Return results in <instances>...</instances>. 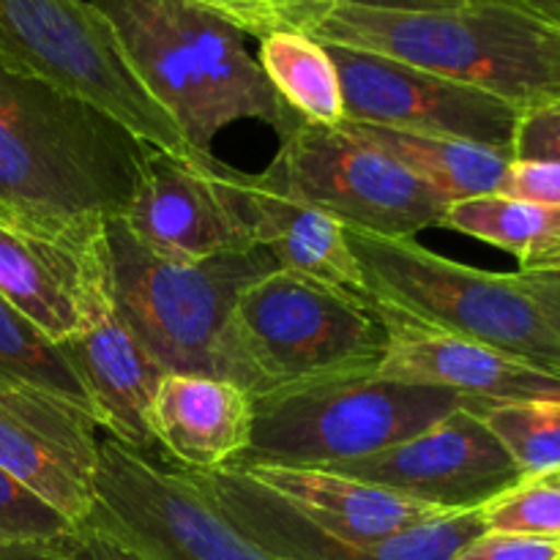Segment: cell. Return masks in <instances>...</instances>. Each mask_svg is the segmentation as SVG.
<instances>
[{"label":"cell","instance_id":"cell-20","mask_svg":"<svg viewBox=\"0 0 560 560\" xmlns=\"http://www.w3.org/2000/svg\"><path fill=\"white\" fill-rule=\"evenodd\" d=\"M60 350L91 399L96 427H104L113 441L131 452L145 454L156 446L148 410L167 372L142 348L118 312L102 326L60 342Z\"/></svg>","mask_w":560,"mask_h":560},{"label":"cell","instance_id":"cell-28","mask_svg":"<svg viewBox=\"0 0 560 560\" xmlns=\"http://www.w3.org/2000/svg\"><path fill=\"white\" fill-rule=\"evenodd\" d=\"M74 525L44 503L36 492L0 468V545L9 541H60Z\"/></svg>","mask_w":560,"mask_h":560},{"label":"cell","instance_id":"cell-34","mask_svg":"<svg viewBox=\"0 0 560 560\" xmlns=\"http://www.w3.org/2000/svg\"><path fill=\"white\" fill-rule=\"evenodd\" d=\"M262 3L279 16L284 27L306 33L337 5V0H262Z\"/></svg>","mask_w":560,"mask_h":560},{"label":"cell","instance_id":"cell-22","mask_svg":"<svg viewBox=\"0 0 560 560\" xmlns=\"http://www.w3.org/2000/svg\"><path fill=\"white\" fill-rule=\"evenodd\" d=\"M348 126L394 162L402 164L416 178L441 191L448 202L498 195L512 164V153L479 142L383 129V126Z\"/></svg>","mask_w":560,"mask_h":560},{"label":"cell","instance_id":"cell-38","mask_svg":"<svg viewBox=\"0 0 560 560\" xmlns=\"http://www.w3.org/2000/svg\"><path fill=\"white\" fill-rule=\"evenodd\" d=\"M498 3H506L512 9L525 11V14L536 16L545 25L558 27L560 31V0H498Z\"/></svg>","mask_w":560,"mask_h":560},{"label":"cell","instance_id":"cell-3","mask_svg":"<svg viewBox=\"0 0 560 560\" xmlns=\"http://www.w3.org/2000/svg\"><path fill=\"white\" fill-rule=\"evenodd\" d=\"M312 38L383 55L528 107L558 96V27L498 0L394 14L334 5Z\"/></svg>","mask_w":560,"mask_h":560},{"label":"cell","instance_id":"cell-33","mask_svg":"<svg viewBox=\"0 0 560 560\" xmlns=\"http://www.w3.org/2000/svg\"><path fill=\"white\" fill-rule=\"evenodd\" d=\"M197 3H206L208 9L219 11L228 20H233L246 36H268L271 31H279L284 27L279 22V16L268 9L262 0H197Z\"/></svg>","mask_w":560,"mask_h":560},{"label":"cell","instance_id":"cell-13","mask_svg":"<svg viewBox=\"0 0 560 560\" xmlns=\"http://www.w3.org/2000/svg\"><path fill=\"white\" fill-rule=\"evenodd\" d=\"M339 85L345 124L454 137L512 153L520 104L416 66L326 44Z\"/></svg>","mask_w":560,"mask_h":560},{"label":"cell","instance_id":"cell-14","mask_svg":"<svg viewBox=\"0 0 560 560\" xmlns=\"http://www.w3.org/2000/svg\"><path fill=\"white\" fill-rule=\"evenodd\" d=\"M184 474L246 539L277 560H452L470 539L487 530L481 509H470L377 541L339 539L301 517L282 498L233 465L206 474Z\"/></svg>","mask_w":560,"mask_h":560},{"label":"cell","instance_id":"cell-16","mask_svg":"<svg viewBox=\"0 0 560 560\" xmlns=\"http://www.w3.org/2000/svg\"><path fill=\"white\" fill-rule=\"evenodd\" d=\"M0 468L80 528L96 509V421L52 394L0 383Z\"/></svg>","mask_w":560,"mask_h":560},{"label":"cell","instance_id":"cell-21","mask_svg":"<svg viewBox=\"0 0 560 560\" xmlns=\"http://www.w3.org/2000/svg\"><path fill=\"white\" fill-rule=\"evenodd\" d=\"M244 186L252 238L273 257L279 271L370 301L361 262L350 249L348 228L337 217L268 189L257 175L246 173Z\"/></svg>","mask_w":560,"mask_h":560},{"label":"cell","instance_id":"cell-37","mask_svg":"<svg viewBox=\"0 0 560 560\" xmlns=\"http://www.w3.org/2000/svg\"><path fill=\"white\" fill-rule=\"evenodd\" d=\"M0 560H80L60 541H9L0 545Z\"/></svg>","mask_w":560,"mask_h":560},{"label":"cell","instance_id":"cell-5","mask_svg":"<svg viewBox=\"0 0 560 560\" xmlns=\"http://www.w3.org/2000/svg\"><path fill=\"white\" fill-rule=\"evenodd\" d=\"M372 304L512 355L560 381V334L523 290L517 273H495L443 257L416 238L348 230Z\"/></svg>","mask_w":560,"mask_h":560},{"label":"cell","instance_id":"cell-29","mask_svg":"<svg viewBox=\"0 0 560 560\" xmlns=\"http://www.w3.org/2000/svg\"><path fill=\"white\" fill-rule=\"evenodd\" d=\"M512 159L560 164V98H541L520 109Z\"/></svg>","mask_w":560,"mask_h":560},{"label":"cell","instance_id":"cell-40","mask_svg":"<svg viewBox=\"0 0 560 560\" xmlns=\"http://www.w3.org/2000/svg\"><path fill=\"white\" fill-rule=\"evenodd\" d=\"M556 476H558V479H560V470H558V474H556Z\"/></svg>","mask_w":560,"mask_h":560},{"label":"cell","instance_id":"cell-26","mask_svg":"<svg viewBox=\"0 0 560 560\" xmlns=\"http://www.w3.org/2000/svg\"><path fill=\"white\" fill-rule=\"evenodd\" d=\"M492 435L503 443L523 476L560 470V402H492L481 410Z\"/></svg>","mask_w":560,"mask_h":560},{"label":"cell","instance_id":"cell-27","mask_svg":"<svg viewBox=\"0 0 560 560\" xmlns=\"http://www.w3.org/2000/svg\"><path fill=\"white\" fill-rule=\"evenodd\" d=\"M481 517L485 528L495 534L560 539V479L556 474L525 476L485 503Z\"/></svg>","mask_w":560,"mask_h":560},{"label":"cell","instance_id":"cell-23","mask_svg":"<svg viewBox=\"0 0 560 560\" xmlns=\"http://www.w3.org/2000/svg\"><path fill=\"white\" fill-rule=\"evenodd\" d=\"M441 228L517 257L520 273L560 271V208L503 195L448 202Z\"/></svg>","mask_w":560,"mask_h":560},{"label":"cell","instance_id":"cell-39","mask_svg":"<svg viewBox=\"0 0 560 560\" xmlns=\"http://www.w3.org/2000/svg\"><path fill=\"white\" fill-rule=\"evenodd\" d=\"M560 98V38H558V96Z\"/></svg>","mask_w":560,"mask_h":560},{"label":"cell","instance_id":"cell-32","mask_svg":"<svg viewBox=\"0 0 560 560\" xmlns=\"http://www.w3.org/2000/svg\"><path fill=\"white\" fill-rule=\"evenodd\" d=\"M63 545L80 560H148L129 541L91 517L80 528H74V534L66 536Z\"/></svg>","mask_w":560,"mask_h":560},{"label":"cell","instance_id":"cell-17","mask_svg":"<svg viewBox=\"0 0 560 560\" xmlns=\"http://www.w3.org/2000/svg\"><path fill=\"white\" fill-rule=\"evenodd\" d=\"M386 326V353L377 375L441 386L481 402H560V381L457 334L416 323L388 306L372 304Z\"/></svg>","mask_w":560,"mask_h":560},{"label":"cell","instance_id":"cell-11","mask_svg":"<svg viewBox=\"0 0 560 560\" xmlns=\"http://www.w3.org/2000/svg\"><path fill=\"white\" fill-rule=\"evenodd\" d=\"M0 299L58 345L109 320L118 310L107 219H0Z\"/></svg>","mask_w":560,"mask_h":560},{"label":"cell","instance_id":"cell-10","mask_svg":"<svg viewBox=\"0 0 560 560\" xmlns=\"http://www.w3.org/2000/svg\"><path fill=\"white\" fill-rule=\"evenodd\" d=\"M91 520L148 560H277L246 539L184 470L159 468L113 438L98 443Z\"/></svg>","mask_w":560,"mask_h":560},{"label":"cell","instance_id":"cell-19","mask_svg":"<svg viewBox=\"0 0 560 560\" xmlns=\"http://www.w3.org/2000/svg\"><path fill=\"white\" fill-rule=\"evenodd\" d=\"M233 468L282 498L312 525L339 539L377 541L454 514L383 490L370 481L350 479L323 468H293V465H233Z\"/></svg>","mask_w":560,"mask_h":560},{"label":"cell","instance_id":"cell-4","mask_svg":"<svg viewBox=\"0 0 560 560\" xmlns=\"http://www.w3.org/2000/svg\"><path fill=\"white\" fill-rule=\"evenodd\" d=\"M386 353V326L372 301L288 271L241 293L222 342V381L252 399L370 375Z\"/></svg>","mask_w":560,"mask_h":560},{"label":"cell","instance_id":"cell-36","mask_svg":"<svg viewBox=\"0 0 560 560\" xmlns=\"http://www.w3.org/2000/svg\"><path fill=\"white\" fill-rule=\"evenodd\" d=\"M470 0H337V5H353L366 11H394V14H421V11H448Z\"/></svg>","mask_w":560,"mask_h":560},{"label":"cell","instance_id":"cell-25","mask_svg":"<svg viewBox=\"0 0 560 560\" xmlns=\"http://www.w3.org/2000/svg\"><path fill=\"white\" fill-rule=\"evenodd\" d=\"M0 383L52 394L93 419V405L58 342L0 299ZM96 421V419H93Z\"/></svg>","mask_w":560,"mask_h":560},{"label":"cell","instance_id":"cell-12","mask_svg":"<svg viewBox=\"0 0 560 560\" xmlns=\"http://www.w3.org/2000/svg\"><path fill=\"white\" fill-rule=\"evenodd\" d=\"M244 175L213 153H170L148 145L118 219L137 244L167 260L255 249Z\"/></svg>","mask_w":560,"mask_h":560},{"label":"cell","instance_id":"cell-1","mask_svg":"<svg viewBox=\"0 0 560 560\" xmlns=\"http://www.w3.org/2000/svg\"><path fill=\"white\" fill-rule=\"evenodd\" d=\"M113 25L131 71L164 109L186 145L211 153L219 131L260 120L279 137L299 115L262 74L246 33L197 0H88Z\"/></svg>","mask_w":560,"mask_h":560},{"label":"cell","instance_id":"cell-30","mask_svg":"<svg viewBox=\"0 0 560 560\" xmlns=\"http://www.w3.org/2000/svg\"><path fill=\"white\" fill-rule=\"evenodd\" d=\"M452 560H560V539L485 530Z\"/></svg>","mask_w":560,"mask_h":560},{"label":"cell","instance_id":"cell-15","mask_svg":"<svg viewBox=\"0 0 560 560\" xmlns=\"http://www.w3.org/2000/svg\"><path fill=\"white\" fill-rule=\"evenodd\" d=\"M323 470L370 481L446 512L481 509L525 479L479 410L470 408L446 416L375 457L334 463Z\"/></svg>","mask_w":560,"mask_h":560},{"label":"cell","instance_id":"cell-8","mask_svg":"<svg viewBox=\"0 0 560 560\" xmlns=\"http://www.w3.org/2000/svg\"><path fill=\"white\" fill-rule=\"evenodd\" d=\"M0 66L91 104L148 145L191 153L88 0H0Z\"/></svg>","mask_w":560,"mask_h":560},{"label":"cell","instance_id":"cell-7","mask_svg":"<svg viewBox=\"0 0 560 560\" xmlns=\"http://www.w3.org/2000/svg\"><path fill=\"white\" fill-rule=\"evenodd\" d=\"M115 268V310L164 372L222 377V342L230 315L249 284L277 271L266 249L167 260L131 238L118 217L107 219Z\"/></svg>","mask_w":560,"mask_h":560},{"label":"cell","instance_id":"cell-35","mask_svg":"<svg viewBox=\"0 0 560 560\" xmlns=\"http://www.w3.org/2000/svg\"><path fill=\"white\" fill-rule=\"evenodd\" d=\"M520 284H523L525 293L539 304V310L545 312V317L550 320V326L560 334V271L550 273H520Z\"/></svg>","mask_w":560,"mask_h":560},{"label":"cell","instance_id":"cell-9","mask_svg":"<svg viewBox=\"0 0 560 560\" xmlns=\"http://www.w3.org/2000/svg\"><path fill=\"white\" fill-rule=\"evenodd\" d=\"M262 186L331 213L348 230L381 238H416L441 228L448 200L355 135L348 124L299 120L273 162L257 175Z\"/></svg>","mask_w":560,"mask_h":560},{"label":"cell","instance_id":"cell-24","mask_svg":"<svg viewBox=\"0 0 560 560\" xmlns=\"http://www.w3.org/2000/svg\"><path fill=\"white\" fill-rule=\"evenodd\" d=\"M257 63L284 107L304 124H345L342 85L326 44L304 31L279 27L260 38Z\"/></svg>","mask_w":560,"mask_h":560},{"label":"cell","instance_id":"cell-2","mask_svg":"<svg viewBox=\"0 0 560 560\" xmlns=\"http://www.w3.org/2000/svg\"><path fill=\"white\" fill-rule=\"evenodd\" d=\"M145 151L91 104L0 66V219L120 217Z\"/></svg>","mask_w":560,"mask_h":560},{"label":"cell","instance_id":"cell-31","mask_svg":"<svg viewBox=\"0 0 560 560\" xmlns=\"http://www.w3.org/2000/svg\"><path fill=\"white\" fill-rule=\"evenodd\" d=\"M498 195L536 206L560 208V164L517 162L512 159Z\"/></svg>","mask_w":560,"mask_h":560},{"label":"cell","instance_id":"cell-18","mask_svg":"<svg viewBox=\"0 0 560 560\" xmlns=\"http://www.w3.org/2000/svg\"><path fill=\"white\" fill-rule=\"evenodd\" d=\"M148 427L178 468L195 474L228 468L249 448L255 399L222 377L170 372L153 394Z\"/></svg>","mask_w":560,"mask_h":560},{"label":"cell","instance_id":"cell-6","mask_svg":"<svg viewBox=\"0 0 560 560\" xmlns=\"http://www.w3.org/2000/svg\"><path fill=\"white\" fill-rule=\"evenodd\" d=\"M487 405L492 402L441 386L392 381L377 372L268 394L255 399L249 448L233 465L326 468L375 457L457 410L481 413Z\"/></svg>","mask_w":560,"mask_h":560}]
</instances>
